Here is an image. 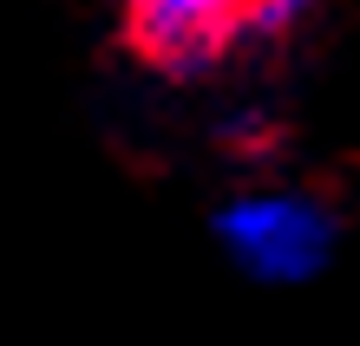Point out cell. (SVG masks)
I'll list each match as a JSON object with an SVG mask.
<instances>
[{"label": "cell", "instance_id": "obj_2", "mask_svg": "<svg viewBox=\"0 0 360 346\" xmlns=\"http://www.w3.org/2000/svg\"><path fill=\"white\" fill-rule=\"evenodd\" d=\"M243 33V0H131V39L164 72H203Z\"/></svg>", "mask_w": 360, "mask_h": 346}, {"label": "cell", "instance_id": "obj_1", "mask_svg": "<svg viewBox=\"0 0 360 346\" xmlns=\"http://www.w3.org/2000/svg\"><path fill=\"white\" fill-rule=\"evenodd\" d=\"M210 235L256 288H302V281L328 274L334 242H341L328 203L302 197V189H243L210 215Z\"/></svg>", "mask_w": 360, "mask_h": 346}]
</instances>
